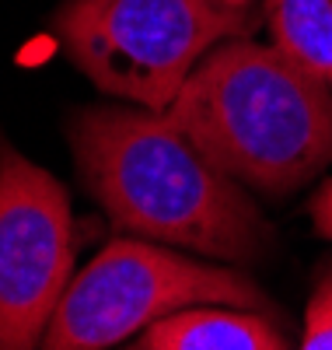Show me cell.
Masks as SVG:
<instances>
[{"instance_id":"obj_1","label":"cell","mask_w":332,"mask_h":350,"mask_svg":"<svg viewBox=\"0 0 332 350\" xmlns=\"http://www.w3.org/2000/svg\"><path fill=\"white\" fill-rule=\"evenodd\" d=\"M70 148L77 175L115 228L231 262H255L273 249V228L241 183L165 112L84 109L70 120Z\"/></svg>"},{"instance_id":"obj_2","label":"cell","mask_w":332,"mask_h":350,"mask_svg":"<svg viewBox=\"0 0 332 350\" xmlns=\"http://www.w3.org/2000/svg\"><path fill=\"white\" fill-rule=\"evenodd\" d=\"M165 116L224 175L273 200L332 165V88L245 36L210 49Z\"/></svg>"},{"instance_id":"obj_3","label":"cell","mask_w":332,"mask_h":350,"mask_svg":"<svg viewBox=\"0 0 332 350\" xmlns=\"http://www.w3.org/2000/svg\"><path fill=\"white\" fill-rule=\"evenodd\" d=\"M53 28L102 92L165 112L203 56L255 21L217 0H70Z\"/></svg>"},{"instance_id":"obj_4","label":"cell","mask_w":332,"mask_h":350,"mask_svg":"<svg viewBox=\"0 0 332 350\" xmlns=\"http://www.w3.org/2000/svg\"><path fill=\"white\" fill-rule=\"evenodd\" d=\"M266 312V295L241 270L196 262L150 242H109L70 277L39 350H105L189 308Z\"/></svg>"},{"instance_id":"obj_5","label":"cell","mask_w":332,"mask_h":350,"mask_svg":"<svg viewBox=\"0 0 332 350\" xmlns=\"http://www.w3.org/2000/svg\"><path fill=\"white\" fill-rule=\"evenodd\" d=\"M67 189L0 140V350H39L74 277Z\"/></svg>"},{"instance_id":"obj_6","label":"cell","mask_w":332,"mask_h":350,"mask_svg":"<svg viewBox=\"0 0 332 350\" xmlns=\"http://www.w3.org/2000/svg\"><path fill=\"white\" fill-rule=\"evenodd\" d=\"M147 350H287V336L262 312L189 308L150 326Z\"/></svg>"},{"instance_id":"obj_7","label":"cell","mask_w":332,"mask_h":350,"mask_svg":"<svg viewBox=\"0 0 332 350\" xmlns=\"http://www.w3.org/2000/svg\"><path fill=\"white\" fill-rule=\"evenodd\" d=\"M266 25L290 64L332 88V0H266Z\"/></svg>"},{"instance_id":"obj_8","label":"cell","mask_w":332,"mask_h":350,"mask_svg":"<svg viewBox=\"0 0 332 350\" xmlns=\"http://www.w3.org/2000/svg\"><path fill=\"white\" fill-rule=\"evenodd\" d=\"M301 350H332V256L322 259V267L315 273Z\"/></svg>"},{"instance_id":"obj_9","label":"cell","mask_w":332,"mask_h":350,"mask_svg":"<svg viewBox=\"0 0 332 350\" xmlns=\"http://www.w3.org/2000/svg\"><path fill=\"white\" fill-rule=\"evenodd\" d=\"M312 221L318 235L332 242V179L322 183V189L312 196Z\"/></svg>"},{"instance_id":"obj_10","label":"cell","mask_w":332,"mask_h":350,"mask_svg":"<svg viewBox=\"0 0 332 350\" xmlns=\"http://www.w3.org/2000/svg\"><path fill=\"white\" fill-rule=\"evenodd\" d=\"M217 4H224V8H234V11H249V8H252V0H217Z\"/></svg>"},{"instance_id":"obj_11","label":"cell","mask_w":332,"mask_h":350,"mask_svg":"<svg viewBox=\"0 0 332 350\" xmlns=\"http://www.w3.org/2000/svg\"><path fill=\"white\" fill-rule=\"evenodd\" d=\"M137 350H147V347H137Z\"/></svg>"}]
</instances>
